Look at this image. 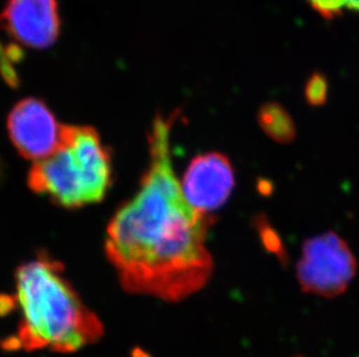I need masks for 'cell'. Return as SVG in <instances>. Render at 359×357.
Wrapping results in <instances>:
<instances>
[{
    "instance_id": "obj_1",
    "label": "cell",
    "mask_w": 359,
    "mask_h": 357,
    "mask_svg": "<svg viewBox=\"0 0 359 357\" xmlns=\"http://www.w3.org/2000/svg\"><path fill=\"white\" fill-rule=\"evenodd\" d=\"M171 122L157 118L149 162L132 200L113 215L105 253L130 293L180 302L203 289L213 273L207 220L184 195L173 171Z\"/></svg>"
},
{
    "instance_id": "obj_2",
    "label": "cell",
    "mask_w": 359,
    "mask_h": 357,
    "mask_svg": "<svg viewBox=\"0 0 359 357\" xmlns=\"http://www.w3.org/2000/svg\"><path fill=\"white\" fill-rule=\"evenodd\" d=\"M10 296L13 311L21 314L14 337L26 351L49 348L70 354L104 334L98 316L81 300L61 263L49 255L40 254L18 268Z\"/></svg>"
},
{
    "instance_id": "obj_3",
    "label": "cell",
    "mask_w": 359,
    "mask_h": 357,
    "mask_svg": "<svg viewBox=\"0 0 359 357\" xmlns=\"http://www.w3.org/2000/svg\"><path fill=\"white\" fill-rule=\"evenodd\" d=\"M28 187L63 208L98 203L112 183V160L100 136L88 125L62 127L54 153L33 162Z\"/></svg>"
},
{
    "instance_id": "obj_4",
    "label": "cell",
    "mask_w": 359,
    "mask_h": 357,
    "mask_svg": "<svg viewBox=\"0 0 359 357\" xmlns=\"http://www.w3.org/2000/svg\"><path fill=\"white\" fill-rule=\"evenodd\" d=\"M356 260L346 241L332 232L307 240L298 263L302 290L322 297L346 291L356 274Z\"/></svg>"
},
{
    "instance_id": "obj_5",
    "label": "cell",
    "mask_w": 359,
    "mask_h": 357,
    "mask_svg": "<svg viewBox=\"0 0 359 357\" xmlns=\"http://www.w3.org/2000/svg\"><path fill=\"white\" fill-rule=\"evenodd\" d=\"M62 127L48 106L34 98L18 102L7 120L11 142L25 159L33 162L56 151Z\"/></svg>"
},
{
    "instance_id": "obj_6",
    "label": "cell",
    "mask_w": 359,
    "mask_h": 357,
    "mask_svg": "<svg viewBox=\"0 0 359 357\" xmlns=\"http://www.w3.org/2000/svg\"><path fill=\"white\" fill-rule=\"evenodd\" d=\"M234 185V171L229 159L217 152H210L198 155L191 162L182 188L191 206L206 215L227 201Z\"/></svg>"
},
{
    "instance_id": "obj_7",
    "label": "cell",
    "mask_w": 359,
    "mask_h": 357,
    "mask_svg": "<svg viewBox=\"0 0 359 357\" xmlns=\"http://www.w3.org/2000/svg\"><path fill=\"white\" fill-rule=\"evenodd\" d=\"M0 24L15 42L25 47H50L60 33L57 1L8 0Z\"/></svg>"
},
{
    "instance_id": "obj_8",
    "label": "cell",
    "mask_w": 359,
    "mask_h": 357,
    "mask_svg": "<svg viewBox=\"0 0 359 357\" xmlns=\"http://www.w3.org/2000/svg\"><path fill=\"white\" fill-rule=\"evenodd\" d=\"M258 121L262 129L277 142H290L294 139L295 125L283 106L269 102L259 109Z\"/></svg>"
},
{
    "instance_id": "obj_9",
    "label": "cell",
    "mask_w": 359,
    "mask_h": 357,
    "mask_svg": "<svg viewBox=\"0 0 359 357\" xmlns=\"http://www.w3.org/2000/svg\"><path fill=\"white\" fill-rule=\"evenodd\" d=\"M313 10L325 19L332 20L346 12L359 13V0H306Z\"/></svg>"
},
{
    "instance_id": "obj_10",
    "label": "cell",
    "mask_w": 359,
    "mask_h": 357,
    "mask_svg": "<svg viewBox=\"0 0 359 357\" xmlns=\"http://www.w3.org/2000/svg\"><path fill=\"white\" fill-rule=\"evenodd\" d=\"M328 80L319 72L313 74L306 83V100L309 105L321 106L325 104L328 97Z\"/></svg>"
},
{
    "instance_id": "obj_11",
    "label": "cell",
    "mask_w": 359,
    "mask_h": 357,
    "mask_svg": "<svg viewBox=\"0 0 359 357\" xmlns=\"http://www.w3.org/2000/svg\"><path fill=\"white\" fill-rule=\"evenodd\" d=\"M0 347H1V349H4V351H17L21 349V344L17 337L12 335V337L4 339V340L0 342Z\"/></svg>"
},
{
    "instance_id": "obj_12",
    "label": "cell",
    "mask_w": 359,
    "mask_h": 357,
    "mask_svg": "<svg viewBox=\"0 0 359 357\" xmlns=\"http://www.w3.org/2000/svg\"><path fill=\"white\" fill-rule=\"evenodd\" d=\"M133 357H151L150 355L147 354L144 351H141V349H135V351H133Z\"/></svg>"
}]
</instances>
